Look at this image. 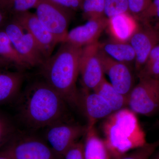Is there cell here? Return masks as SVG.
<instances>
[{"instance_id":"obj_1","label":"cell","mask_w":159,"mask_h":159,"mask_svg":"<svg viewBox=\"0 0 159 159\" xmlns=\"http://www.w3.org/2000/svg\"><path fill=\"white\" fill-rule=\"evenodd\" d=\"M16 103L18 119L32 130L71 120L67 103L43 79L27 85Z\"/></svg>"},{"instance_id":"obj_2","label":"cell","mask_w":159,"mask_h":159,"mask_svg":"<svg viewBox=\"0 0 159 159\" xmlns=\"http://www.w3.org/2000/svg\"><path fill=\"white\" fill-rule=\"evenodd\" d=\"M82 49L67 42L61 43L57 52L39 67L43 79L68 105L79 109L80 92L76 83Z\"/></svg>"},{"instance_id":"obj_3","label":"cell","mask_w":159,"mask_h":159,"mask_svg":"<svg viewBox=\"0 0 159 159\" xmlns=\"http://www.w3.org/2000/svg\"><path fill=\"white\" fill-rule=\"evenodd\" d=\"M104 140L112 158L118 159L145 145V134L135 113L122 109L105 119L102 124Z\"/></svg>"},{"instance_id":"obj_4","label":"cell","mask_w":159,"mask_h":159,"mask_svg":"<svg viewBox=\"0 0 159 159\" xmlns=\"http://www.w3.org/2000/svg\"><path fill=\"white\" fill-rule=\"evenodd\" d=\"M0 150L12 159H60L45 140L19 130Z\"/></svg>"},{"instance_id":"obj_5","label":"cell","mask_w":159,"mask_h":159,"mask_svg":"<svg viewBox=\"0 0 159 159\" xmlns=\"http://www.w3.org/2000/svg\"><path fill=\"white\" fill-rule=\"evenodd\" d=\"M35 9L38 18L58 43L65 42L74 11L49 0H40Z\"/></svg>"},{"instance_id":"obj_6","label":"cell","mask_w":159,"mask_h":159,"mask_svg":"<svg viewBox=\"0 0 159 159\" xmlns=\"http://www.w3.org/2000/svg\"><path fill=\"white\" fill-rule=\"evenodd\" d=\"M139 78L129 96L128 106L135 114L150 116L159 111V80Z\"/></svg>"},{"instance_id":"obj_7","label":"cell","mask_w":159,"mask_h":159,"mask_svg":"<svg viewBox=\"0 0 159 159\" xmlns=\"http://www.w3.org/2000/svg\"><path fill=\"white\" fill-rule=\"evenodd\" d=\"M45 129L46 142L60 158L80 138L85 135L87 126L68 120L56 122Z\"/></svg>"},{"instance_id":"obj_8","label":"cell","mask_w":159,"mask_h":159,"mask_svg":"<svg viewBox=\"0 0 159 159\" xmlns=\"http://www.w3.org/2000/svg\"><path fill=\"white\" fill-rule=\"evenodd\" d=\"M4 29L20 56L30 68L40 67L46 60L35 40L25 29L13 19Z\"/></svg>"},{"instance_id":"obj_9","label":"cell","mask_w":159,"mask_h":159,"mask_svg":"<svg viewBox=\"0 0 159 159\" xmlns=\"http://www.w3.org/2000/svg\"><path fill=\"white\" fill-rule=\"evenodd\" d=\"M99 42L82 48L79 61V74L83 89L88 91L95 89L105 77L99 54Z\"/></svg>"},{"instance_id":"obj_10","label":"cell","mask_w":159,"mask_h":159,"mask_svg":"<svg viewBox=\"0 0 159 159\" xmlns=\"http://www.w3.org/2000/svg\"><path fill=\"white\" fill-rule=\"evenodd\" d=\"M129 42L135 53L134 68L138 74L151 51L159 43V29L139 21L138 27Z\"/></svg>"},{"instance_id":"obj_11","label":"cell","mask_w":159,"mask_h":159,"mask_svg":"<svg viewBox=\"0 0 159 159\" xmlns=\"http://www.w3.org/2000/svg\"><path fill=\"white\" fill-rule=\"evenodd\" d=\"M11 19L31 34L46 60L51 57L55 46L59 43L40 21L36 14L28 11L13 16Z\"/></svg>"},{"instance_id":"obj_12","label":"cell","mask_w":159,"mask_h":159,"mask_svg":"<svg viewBox=\"0 0 159 159\" xmlns=\"http://www.w3.org/2000/svg\"><path fill=\"white\" fill-rule=\"evenodd\" d=\"M99 54L103 73L108 76L111 84L119 93L128 97L134 87L129 66L108 57L100 49Z\"/></svg>"},{"instance_id":"obj_13","label":"cell","mask_w":159,"mask_h":159,"mask_svg":"<svg viewBox=\"0 0 159 159\" xmlns=\"http://www.w3.org/2000/svg\"><path fill=\"white\" fill-rule=\"evenodd\" d=\"M80 109L87 119V127L95 126L99 120L106 119L114 113L111 106L99 94L82 89L80 92Z\"/></svg>"},{"instance_id":"obj_14","label":"cell","mask_w":159,"mask_h":159,"mask_svg":"<svg viewBox=\"0 0 159 159\" xmlns=\"http://www.w3.org/2000/svg\"><path fill=\"white\" fill-rule=\"evenodd\" d=\"M108 23V19L105 16L88 20L84 25L69 31L65 42L82 48L97 42Z\"/></svg>"},{"instance_id":"obj_15","label":"cell","mask_w":159,"mask_h":159,"mask_svg":"<svg viewBox=\"0 0 159 159\" xmlns=\"http://www.w3.org/2000/svg\"><path fill=\"white\" fill-rule=\"evenodd\" d=\"M25 79L22 71L0 68V105L16 102L21 93Z\"/></svg>"},{"instance_id":"obj_16","label":"cell","mask_w":159,"mask_h":159,"mask_svg":"<svg viewBox=\"0 0 159 159\" xmlns=\"http://www.w3.org/2000/svg\"><path fill=\"white\" fill-rule=\"evenodd\" d=\"M138 23L139 21L127 12L109 19L107 28L112 39L129 42L138 27Z\"/></svg>"},{"instance_id":"obj_17","label":"cell","mask_w":159,"mask_h":159,"mask_svg":"<svg viewBox=\"0 0 159 159\" xmlns=\"http://www.w3.org/2000/svg\"><path fill=\"white\" fill-rule=\"evenodd\" d=\"M99 49L113 59L129 66L135 61V53L128 42H121L111 39L99 43Z\"/></svg>"},{"instance_id":"obj_18","label":"cell","mask_w":159,"mask_h":159,"mask_svg":"<svg viewBox=\"0 0 159 159\" xmlns=\"http://www.w3.org/2000/svg\"><path fill=\"white\" fill-rule=\"evenodd\" d=\"M84 159H111L112 157L104 139L99 137L95 126L87 127L83 142Z\"/></svg>"},{"instance_id":"obj_19","label":"cell","mask_w":159,"mask_h":159,"mask_svg":"<svg viewBox=\"0 0 159 159\" xmlns=\"http://www.w3.org/2000/svg\"><path fill=\"white\" fill-rule=\"evenodd\" d=\"M93 92L99 94L106 100L114 112L128 106V97L116 90L105 78Z\"/></svg>"},{"instance_id":"obj_20","label":"cell","mask_w":159,"mask_h":159,"mask_svg":"<svg viewBox=\"0 0 159 159\" xmlns=\"http://www.w3.org/2000/svg\"><path fill=\"white\" fill-rule=\"evenodd\" d=\"M0 57L10 61L20 70L30 68L15 48L4 29H0Z\"/></svg>"},{"instance_id":"obj_21","label":"cell","mask_w":159,"mask_h":159,"mask_svg":"<svg viewBox=\"0 0 159 159\" xmlns=\"http://www.w3.org/2000/svg\"><path fill=\"white\" fill-rule=\"evenodd\" d=\"M137 75L139 78L159 80V43L151 51L145 64Z\"/></svg>"},{"instance_id":"obj_22","label":"cell","mask_w":159,"mask_h":159,"mask_svg":"<svg viewBox=\"0 0 159 159\" xmlns=\"http://www.w3.org/2000/svg\"><path fill=\"white\" fill-rule=\"evenodd\" d=\"M40 0H2L0 7L12 16L35 8Z\"/></svg>"},{"instance_id":"obj_23","label":"cell","mask_w":159,"mask_h":159,"mask_svg":"<svg viewBox=\"0 0 159 159\" xmlns=\"http://www.w3.org/2000/svg\"><path fill=\"white\" fill-rule=\"evenodd\" d=\"M17 131L12 119L0 111V149L9 142Z\"/></svg>"},{"instance_id":"obj_24","label":"cell","mask_w":159,"mask_h":159,"mask_svg":"<svg viewBox=\"0 0 159 159\" xmlns=\"http://www.w3.org/2000/svg\"><path fill=\"white\" fill-rule=\"evenodd\" d=\"M105 0H84L81 10L86 20L104 17Z\"/></svg>"},{"instance_id":"obj_25","label":"cell","mask_w":159,"mask_h":159,"mask_svg":"<svg viewBox=\"0 0 159 159\" xmlns=\"http://www.w3.org/2000/svg\"><path fill=\"white\" fill-rule=\"evenodd\" d=\"M159 147V139L128 152L118 159H150Z\"/></svg>"},{"instance_id":"obj_26","label":"cell","mask_w":159,"mask_h":159,"mask_svg":"<svg viewBox=\"0 0 159 159\" xmlns=\"http://www.w3.org/2000/svg\"><path fill=\"white\" fill-rule=\"evenodd\" d=\"M129 12L128 0H105L104 16L107 19Z\"/></svg>"},{"instance_id":"obj_27","label":"cell","mask_w":159,"mask_h":159,"mask_svg":"<svg viewBox=\"0 0 159 159\" xmlns=\"http://www.w3.org/2000/svg\"><path fill=\"white\" fill-rule=\"evenodd\" d=\"M138 21L159 29V0H152L150 6L141 15Z\"/></svg>"},{"instance_id":"obj_28","label":"cell","mask_w":159,"mask_h":159,"mask_svg":"<svg viewBox=\"0 0 159 159\" xmlns=\"http://www.w3.org/2000/svg\"><path fill=\"white\" fill-rule=\"evenodd\" d=\"M129 13L137 20L146 10L152 0H128Z\"/></svg>"},{"instance_id":"obj_29","label":"cell","mask_w":159,"mask_h":159,"mask_svg":"<svg viewBox=\"0 0 159 159\" xmlns=\"http://www.w3.org/2000/svg\"><path fill=\"white\" fill-rule=\"evenodd\" d=\"M63 159H84L83 142L78 141L71 146L66 152L62 157Z\"/></svg>"},{"instance_id":"obj_30","label":"cell","mask_w":159,"mask_h":159,"mask_svg":"<svg viewBox=\"0 0 159 159\" xmlns=\"http://www.w3.org/2000/svg\"><path fill=\"white\" fill-rule=\"evenodd\" d=\"M73 11L81 9L84 0H49Z\"/></svg>"},{"instance_id":"obj_31","label":"cell","mask_w":159,"mask_h":159,"mask_svg":"<svg viewBox=\"0 0 159 159\" xmlns=\"http://www.w3.org/2000/svg\"><path fill=\"white\" fill-rule=\"evenodd\" d=\"M7 14L6 11L0 7V29L4 28L7 22Z\"/></svg>"},{"instance_id":"obj_32","label":"cell","mask_w":159,"mask_h":159,"mask_svg":"<svg viewBox=\"0 0 159 159\" xmlns=\"http://www.w3.org/2000/svg\"><path fill=\"white\" fill-rule=\"evenodd\" d=\"M0 68L9 69L12 68H16V67L10 61L0 57Z\"/></svg>"},{"instance_id":"obj_33","label":"cell","mask_w":159,"mask_h":159,"mask_svg":"<svg viewBox=\"0 0 159 159\" xmlns=\"http://www.w3.org/2000/svg\"><path fill=\"white\" fill-rule=\"evenodd\" d=\"M0 159H12L5 152L0 150Z\"/></svg>"},{"instance_id":"obj_34","label":"cell","mask_w":159,"mask_h":159,"mask_svg":"<svg viewBox=\"0 0 159 159\" xmlns=\"http://www.w3.org/2000/svg\"><path fill=\"white\" fill-rule=\"evenodd\" d=\"M153 155L152 156L150 159H159V151L156 153H154Z\"/></svg>"},{"instance_id":"obj_35","label":"cell","mask_w":159,"mask_h":159,"mask_svg":"<svg viewBox=\"0 0 159 159\" xmlns=\"http://www.w3.org/2000/svg\"><path fill=\"white\" fill-rule=\"evenodd\" d=\"M154 127L156 128H159V120L157 121L154 124Z\"/></svg>"},{"instance_id":"obj_36","label":"cell","mask_w":159,"mask_h":159,"mask_svg":"<svg viewBox=\"0 0 159 159\" xmlns=\"http://www.w3.org/2000/svg\"><path fill=\"white\" fill-rule=\"evenodd\" d=\"M1 1H2V0H0V2H1Z\"/></svg>"}]
</instances>
